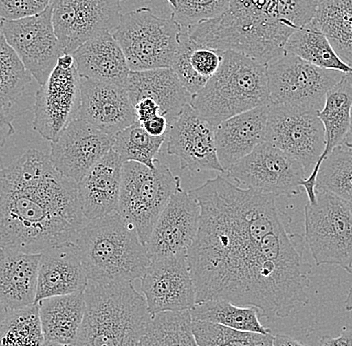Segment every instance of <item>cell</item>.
<instances>
[{"label":"cell","instance_id":"23","mask_svg":"<svg viewBox=\"0 0 352 346\" xmlns=\"http://www.w3.org/2000/svg\"><path fill=\"white\" fill-rule=\"evenodd\" d=\"M270 105L256 107L215 127L217 158L224 173L265 142Z\"/></svg>","mask_w":352,"mask_h":346},{"label":"cell","instance_id":"27","mask_svg":"<svg viewBox=\"0 0 352 346\" xmlns=\"http://www.w3.org/2000/svg\"><path fill=\"white\" fill-rule=\"evenodd\" d=\"M126 88L133 105L143 98L157 103L169 125L192 98L171 68L131 72Z\"/></svg>","mask_w":352,"mask_h":346},{"label":"cell","instance_id":"10","mask_svg":"<svg viewBox=\"0 0 352 346\" xmlns=\"http://www.w3.org/2000/svg\"><path fill=\"white\" fill-rule=\"evenodd\" d=\"M266 67L270 105H285L320 111L327 92L342 72L323 69L294 54H285Z\"/></svg>","mask_w":352,"mask_h":346},{"label":"cell","instance_id":"33","mask_svg":"<svg viewBox=\"0 0 352 346\" xmlns=\"http://www.w3.org/2000/svg\"><path fill=\"white\" fill-rule=\"evenodd\" d=\"M140 346H199L193 336L189 310L156 314Z\"/></svg>","mask_w":352,"mask_h":346},{"label":"cell","instance_id":"32","mask_svg":"<svg viewBox=\"0 0 352 346\" xmlns=\"http://www.w3.org/2000/svg\"><path fill=\"white\" fill-rule=\"evenodd\" d=\"M312 21L341 61L352 68V0H324Z\"/></svg>","mask_w":352,"mask_h":346},{"label":"cell","instance_id":"25","mask_svg":"<svg viewBox=\"0 0 352 346\" xmlns=\"http://www.w3.org/2000/svg\"><path fill=\"white\" fill-rule=\"evenodd\" d=\"M81 78L126 87L131 69L111 32L88 39L72 54Z\"/></svg>","mask_w":352,"mask_h":346},{"label":"cell","instance_id":"30","mask_svg":"<svg viewBox=\"0 0 352 346\" xmlns=\"http://www.w3.org/2000/svg\"><path fill=\"white\" fill-rule=\"evenodd\" d=\"M285 52L296 55L323 69L352 74L351 66L341 61L330 45L329 39L314 21L292 33L285 44Z\"/></svg>","mask_w":352,"mask_h":346},{"label":"cell","instance_id":"18","mask_svg":"<svg viewBox=\"0 0 352 346\" xmlns=\"http://www.w3.org/2000/svg\"><path fill=\"white\" fill-rule=\"evenodd\" d=\"M215 127L187 105L169 125L167 152L179 160L182 169L191 173L224 169L217 158Z\"/></svg>","mask_w":352,"mask_h":346},{"label":"cell","instance_id":"17","mask_svg":"<svg viewBox=\"0 0 352 346\" xmlns=\"http://www.w3.org/2000/svg\"><path fill=\"white\" fill-rule=\"evenodd\" d=\"M113 143L114 136L76 118L52 141L50 160L59 173L78 184L87 171L111 151Z\"/></svg>","mask_w":352,"mask_h":346},{"label":"cell","instance_id":"45","mask_svg":"<svg viewBox=\"0 0 352 346\" xmlns=\"http://www.w3.org/2000/svg\"><path fill=\"white\" fill-rule=\"evenodd\" d=\"M274 346H308L294 337L286 334H276L274 337Z\"/></svg>","mask_w":352,"mask_h":346},{"label":"cell","instance_id":"31","mask_svg":"<svg viewBox=\"0 0 352 346\" xmlns=\"http://www.w3.org/2000/svg\"><path fill=\"white\" fill-rule=\"evenodd\" d=\"M192 321L224 326L239 332L272 334L261 323V312L253 306H241L223 299L197 303L189 310Z\"/></svg>","mask_w":352,"mask_h":346},{"label":"cell","instance_id":"12","mask_svg":"<svg viewBox=\"0 0 352 346\" xmlns=\"http://www.w3.org/2000/svg\"><path fill=\"white\" fill-rule=\"evenodd\" d=\"M318 112L285 105H270L266 142L301 163L307 176L324 149V130Z\"/></svg>","mask_w":352,"mask_h":346},{"label":"cell","instance_id":"20","mask_svg":"<svg viewBox=\"0 0 352 346\" xmlns=\"http://www.w3.org/2000/svg\"><path fill=\"white\" fill-rule=\"evenodd\" d=\"M77 118L87 121L109 136H116L136 121L126 87L81 77Z\"/></svg>","mask_w":352,"mask_h":346},{"label":"cell","instance_id":"5","mask_svg":"<svg viewBox=\"0 0 352 346\" xmlns=\"http://www.w3.org/2000/svg\"><path fill=\"white\" fill-rule=\"evenodd\" d=\"M72 242L88 281L96 283L133 282L151 262L146 246L118 213L87 222Z\"/></svg>","mask_w":352,"mask_h":346},{"label":"cell","instance_id":"3","mask_svg":"<svg viewBox=\"0 0 352 346\" xmlns=\"http://www.w3.org/2000/svg\"><path fill=\"white\" fill-rule=\"evenodd\" d=\"M324 0H230L219 17L186 28L200 45L232 50L267 65L285 54L292 33L314 19Z\"/></svg>","mask_w":352,"mask_h":346},{"label":"cell","instance_id":"6","mask_svg":"<svg viewBox=\"0 0 352 346\" xmlns=\"http://www.w3.org/2000/svg\"><path fill=\"white\" fill-rule=\"evenodd\" d=\"M220 52L219 72L192 96L190 102L214 127L242 112L272 103L266 65L232 50Z\"/></svg>","mask_w":352,"mask_h":346},{"label":"cell","instance_id":"1","mask_svg":"<svg viewBox=\"0 0 352 346\" xmlns=\"http://www.w3.org/2000/svg\"><path fill=\"white\" fill-rule=\"evenodd\" d=\"M200 207L197 237L187 252L197 303L223 299L285 318L308 303L300 235L286 231L274 196L242 188L219 175L188 191Z\"/></svg>","mask_w":352,"mask_h":346},{"label":"cell","instance_id":"2","mask_svg":"<svg viewBox=\"0 0 352 346\" xmlns=\"http://www.w3.org/2000/svg\"><path fill=\"white\" fill-rule=\"evenodd\" d=\"M85 221L76 182L44 152L28 149L0 167V248L41 253L72 241Z\"/></svg>","mask_w":352,"mask_h":346},{"label":"cell","instance_id":"41","mask_svg":"<svg viewBox=\"0 0 352 346\" xmlns=\"http://www.w3.org/2000/svg\"><path fill=\"white\" fill-rule=\"evenodd\" d=\"M133 107L134 112H135L136 121H138L140 123L145 122V121L154 118V116L162 114L160 105L154 102L151 99H140Z\"/></svg>","mask_w":352,"mask_h":346},{"label":"cell","instance_id":"28","mask_svg":"<svg viewBox=\"0 0 352 346\" xmlns=\"http://www.w3.org/2000/svg\"><path fill=\"white\" fill-rule=\"evenodd\" d=\"M45 341L74 345L85 312V292L37 303Z\"/></svg>","mask_w":352,"mask_h":346},{"label":"cell","instance_id":"19","mask_svg":"<svg viewBox=\"0 0 352 346\" xmlns=\"http://www.w3.org/2000/svg\"><path fill=\"white\" fill-rule=\"evenodd\" d=\"M200 207L182 186L171 195L146 244L151 260L188 252L197 237Z\"/></svg>","mask_w":352,"mask_h":346},{"label":"cell","instance_id":"47","mask_svg":"<svg viewBox=\"0 0 352 346\" xmlns=\"http://www.w3.org/2000/svg\"><path fill=\"white\" fill-rule=\"evenodd\" d=\"M344 147L347 149H351L352 151V109H351V129H349V134H347L346 140L344 141Z\"/></svg>","mask_w":352,"mask_h":346},{"label":"cell","instance_id":"42","mask_svg":"<svg viewBox=\"0 0 352 346\" xmlns=\"http://www.w3.org/2000/svg\"><path fill=\"white\" fill-rule=\"evenodd\" d=\"M143 129L146 130L147 133L155 138L160 136H166L167 131L169 129V122L164 114L154 116V118L148 119L145 122L140 123Z\"/></svg>","mask_w":352,"mask_h":346},{"label":"cell","instance_id":"48","mask_svg":"<svg viewBox=\"0 0 352 346\" xmlns=\"http://www.w3.org/2000/svg\"><path fill=\"white\" fill-rule=\"evenodd\" d=\"M6 312H8V310H6V307H4L3 304L0 303V323H2V321H3L4 317H6Z\"/></svg>","mask_w":352,"mask_h":346},{"label":"cell","instance_id":"35","mask_svg":"<svg viewBox=\"0 0 352 346\" xmlns=\"http://www.w3.org/2000/svg\"><path fill=\"white\" fill-rule=\"evenodd\" d=\"M165 141L166 136L155 138L151 136L138 121H135L114 136L112 151H116L124 162H138L153 169L158 162L156 156Z\"/></svg>","mask_w":352,"mask_h":346},{"label":"cell","instance_id":"44","mask_svg":"<svg viewBox=\"0 0 352 346\" xmlns=\"http://www.w3.org/2000/svg\"><path fill=\"white\" fill-rule=\"evenodd\" d=\"M12 119L13 118L10 113V110L3 109L0 107V136H2L4 140L14 132Z\"/></svg>","mask_w":352,"mask_h":346},{"label":"cell","instance_id":"29","mask_svg":"<svg viewBox=\"0 0 352 346\" xmlns=\"http://www.w3.org/2000/svg\"><path fill=\"white\" fill-rule=\"evenodd\" d=\"M221 61L220 50L195 43L184 28L171 69L187 91L195 96L219 72Z\"/></svg>","mask_w":352,"mask_h":346},{"label":"cell","instance_id":"9","mask_svg":"<svg viewBox=\"0 0 352 346\" xmlns=\"http://www.w3.org/2000/svg\"><path fill=\"white\" fill-rule=\"evenodd\" d=\"M305 240L316 266H352V206L338 196L316 191L305 207Z\"/></svg>","mask_w":352,"mask_h":346},{"label":"cell","instance_id":"11","mask_svg":"<svg viewBox=\"0 0 352 346\" xmlns=\"http://www.w3.org/2000/svg\"><path fill=\"white\" fill-rule=\"evenodd\" d=\"M224 174L248 188L274 197L299 195L301 182L307 178L300 162L266 141Z\"/></svg>","mask_w":352,"mask_h":346},{"label":"cell","instance_id":"15","mask_svg":"<svg viewBox=\"0 0 352 346\" xmlns=\"http://www.w3.org/2000/svg\"><path fill=\"white\" fill-rule=\"evenodd\" d=\"M140 281V290L153 317L191 310L197 304L187 253L151 260Z\"/></svg>","mask_w":352,"mask_h":346},{"label":"cell","instance_id":"49","mask_svg":"<svg viewBox=\"0 0 352 346\" xmlns=\"http://www.w3.org/2000/svg\"><path fill=\"white\" fill-rule=\"evenodd\" d=\"M43 346H74L72 345H61V343H50V341H45Z\"/></svg>","mask_w":352,"mask_h":346},{"label":"cell","instance_id":"43","mask_svg":"<svg viewBox=\"0 0 352 346\" xmlns=\"http://www.w3.org/2000/svg\"><path fill=\"white\" fill-rule=\"evenodd\" d=\"M320 345L321 346H352V327L345 326L338 337H322Z\"/></svg>","mask_w":352,"mask_h":346},{"label":"cell","instance_id":"39","mask_svg":"<svg viewBox=\"0 0 352 346\" xmlns=\"http://www.w3.org/2000/svg\"><path fill=\"white\" fill-rule=\"evenodd\" d=\"M230 0H168L171 17L184 28L198 25L219 17L228 10Z\"/></svg>","mask_w":352,"mask_h":346},{"label":"cell","instance_id":"36","mask_svg":"<svg viewBox=\"0 0 352 346\" xmlns=\"http://www.w3.org/2000/svg\"><path fill=\"white\" fill-rule=\"evenodd\" d=\"M316 191H327L352 206V151L336 147L323 160L316 177Z\"/></svg>","mask_w":352,"mask_h":346},{"label":"cell","instance_id":"16","mask_svg":"<svg viewBox=\"0 0 352 346\" xmlns=\"http://www.w3.org/2000/svg\"><path fill=\"white\" fill-rule=\"evenodd\" d=\"M80 76L76 65L70 68L55 65L47 80L35 94L32 127L44 140L54 141L78 116Z\"/></svg>","mask_w":352,"mask_h":346},{"label":"cell","instance_id":"14","mask_svg":"<svg viewBox=\"0 0 352 346\" xmlns=\"http://www.w3.org/2000/svg\"><path fill=\"white\" fill-rule=\"evenodd\" d=\"M122 0H52V24L66 54L96 35L116 32Z\"/></svg>","mask_w":352,"mask_h":346},{"label":"cell","instance_id":"37","mask_svg":"<svg viewBox=\"0 0 352 346\" xmlns=\"http://www.w3.org/2000/svg\"><path fill=\"white\" fill-rule=\"evenodd\" d=\"M32 79V74L0 32V107L10 110Z\"/></svg>","mask_w":352,"mask_h":346},{"label":"cell","instance_id":"22","mask_svg":"<svg viewBox=\"0 0 352 346\" xmlns=\"http://www.w3.org/2000/svg\"><path fill=\"white\" fill-rule=\"evenodd\" d=\"M123 163L111 149L77 184L81 210L87 222L118 213Z\"/></svg>","mask_w":352,"mask_h":346},{"label":"cell","instance_id":"8","mask_svg":"<svg viewBox=\"0 0 352 346\" xmlns=\"http://www.w3.org/2000/svg\"><path fill=\"white\" fill-rule=\"evenodd\" d=\"M182 182L158 160L151 169L138 162L123 163L118 215L146 246L156 220Z\"/></svg>","mask_w":352,"mask_h":346},{"label":"cell","instance_id":"26","mask_svg":"<svg viewBox=\"0 0 352 346\" xmlns=\"http://www.w3.org/2000/svg\"><path fill=\"white\" fill-rule=\"evenodd\" d=\"M41 253L0 248V303L6 310L35 303Z\"/></svg>","mask_w":352,"mask_h":346},{"label":"cell","instance_id":"34","mask_svg":"<svg viewBox=\"0 0 352 346\" xmlns=\"http://www.w3.org/2000/svg\"><path fill=\"white\" fill-rule=\"evenodd\" d=\"M45 338L37 303L8 310L0 323V346H43Z\"/></svg>","mask_w":352,"mask_h":346},{"label":"cell","instance_id":"46","mask_svg":"<svg viewBox=\"0 0 352 346\" xmlns=\"http://www.w3.org/2000/svg\"><path fill=\"white\" fill-rule=\"evenodd\" d=\"M347 272L349 273V274L352 275V266L351 268H349V270H347ZM345 310H347V312H352V288L351 290H349V293H347L346 299H345Z\"/></svg>","mask_w":352,"mask_h":346},{"label":"cell","instance_id":"38","mask_svg":"<svg viewBox=\"0 0 352 346\" xmlns=\"http://www.w3.org/2000/svg\"><path fill=\"white\" fill-rule=\"evenodd\" d=\"M192 332L199 346H274V334L239 332L224 326L192 321Z\"/></svg>","mask_w":352,"mask_h":346},{"label":"cell","instance_id":"24","mask_svg":"<svg viewBox=\"0 0 352 346\" xmlns=\"http://www.w3.org/2000/svg\"><path fill=\"white\" fill-rule=\"evenodd\" d=\"M351 109L352 74H343L340 80L327 92L324 105L318 113L324 130L325 147L311 173L301 182L308 202H316V177L321 163L333 149L344 144L351 129Z\"/></svg>","mask_w":352,"mask_h":346},{"label":"cell","instance_id":"4","mask_svg":"<svg viewBox=\"0 0 352 346\" xmlns=\"http://www.w3.org/2000/svg\"><path fill=\"white\" fill-rule=\"evenodd\" d=\"M85 299L74 346H140L153 316L132 282L88 281Z\"/></svg>","mask_w":352,"mask_h":346},{"label":"cell","instance_id":"40","mask_svg":"<svg viewBox=\"0 0 352 346\" xmlns=\"http://www.w3.org/2000/svg\"><path fill=\"white\" fill-rule=\"evenodd\" d=\"M52 0H0V19L17 21L43 12Z\"/></svg>","mask_w":352,"mask_h":346},{"label":"cell","instance_id":"50","mask_svg":"<svg viewBox=\"0 0 352 346\" xmlns=\"http://www.w3.org/2000/svg\"><path fill=\"white\" fill-rule=\"evenodd\" d=\"M167 1H168V0H167Z\"/></svg>","mask_w":352,"mask_h":346},{"label":"cell","instance_id":"13","mask_svg":"<svg viewBox=\"0 0 352 346\" xmlns=\"http://www.w3.org/2000/svg\"><path fill=\"white\" fill-rule=\"evenodd\" d=\"M0 32L33 78L43 85L65 54L52 24V6L34 17L0 21Z\"/></svg>","mask_w":352,"mask_h":346},{"label":"cell","instance_id":"21","mask_svg":"<svg viewBox=\"0 0 352 346\" xmlns=\"http://www.w3.org/2000/svg\"><path fill=\"white\" fill-rule=\"evenodd\" d=\"M88 279L76 244L61 242L41 253L35 303L43 299L83 292Z\"/></svg>","mask_w":352,"mask_h":346},{"label":"cell","instance_id":"7","mask_svg":"<svg viewBox=\"0 0 352 346\" xmlns=\"http://www.w3.org/2000/svg\"><path fill=\"white\" fill-rule=\"evenodd\" d=\"M184 28L173 17L156 15L151 8L121 14L112 33L120 44L131 72L171 68Z\"/></svg>","mask_w":352,"mask_h":346}]
</instances>
